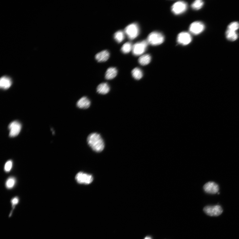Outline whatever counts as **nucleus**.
<instances>
[{"instance_id":"f257e3e1","label":"nucleus","mask_w":239,"mask_h":239,"mask_svg":"<svg viewBox=\"0 0 239 239\" xmlns=\"http://www.w3.org/2000/svg\"><path fill=\"white\" fill-rule=\"evenodd\" d=\"M87 141L89 146L94 151L99 152L103 151L105 147L104 143L99 134L95 133L90 134L88 136Z\"/></svg>"},{"instance_id":"f03ea898","label":"nucleus","mask_w":239,"mask_h":239,"mask_svg":"<svg viewBox=\"0 0 239 239\" xmlns=\"http://www.w3.org/2000/svg\"><path fill=\"white\" fill-rule=\"evenodd\" d=\"M164 40V37L161 33L153 32L148 35L147 41L148 44L153 46H157L163 43Z\"/></svg>"},{"instance_id":"7ed1b4c3","label":"nucleus","mask_w":239,"mask_h":239,"mask_svg":"<svg viewBox=\"0 0 239 239\" xmlns=\"http://www.w3.org/2000/svg\"><path fill=\"white\" fill-rule=\"evenodd\" d=\"M139 31L138 25L135 23L128 25L125 30L126 34L130 40H133L137 37L139 34Z\"/></svg>"},{"instance_id":"20e7f679","label":"nucleus","mask_w":239,"mask_h":239,"mask_svg":"<svg viewBox=\"0 0 239 239\" xmlns=\"http://www.w3.org/2000/svg\"><path fill=\"white\" fill-rule=\"evenodd\" d=\"M148 44L146 41H143L134 44L132 48L133 54L136 56L142 55L146 51Z\"/></svg>"},{"instance_id":"39448f33","label":"nucleus","mask_w":239,"mask_h":239,"mask_svg":"<svg viewBox=\"0 0 239 239\" xmlns=\"http://www.w3.org/2000/svg\"><path fill=\"white\" fill-rule=\"evenodd\" d=\"M75 179L79 184H88L93 181V177L91 174L79 172L76 174Z\"/></svg>"},{"instance_id":"423d86ee","label":"nucleus","mask_w":239,"mask_h":239,"mask_svg":"<svg viewBox=\"0 0 239 239\" xmlns=\"http://www.w3.org/2000/svg\"><path fill=\"white\" fill-rule=\"evenodd\" d=\"M204 211L208 216L211 217L218 216L223 212V209L219 205L208 206L205 207Z\"/></svg>"},{"instance_id":"0eeeda50","label":"nucleus","mask_w":239,"mask_h":239,"mask_svg":"<svg viewBox=\"0 0 239 239\" xmlns=\"http://www.w3.org/2000/svg\"><path fill=\"white\" fill-rule=\"evenodd\" d=\"M187 6V4L186 2L178 1L173 4L172 7V10L175 14H180L186 10Z\"/></svg>"},{"instance_id":"6e6552de","label":"nucleus","mask_w":239,"mask_h":239,"mask_svg":"<svg viewBox=\"0 0 239 239\" xmlns=\"http://www.w3.org/2000/svg\"><path fill=\"white\" fill-rule=\"evenodd\" d=\"M205 29V26L202 22L196 21L190 25L189 31L193 34L197 35L202 33Z\"/></svg>"},{"instance_id":"1a4fd4ad","label":"nucleus","mask_w":239,"mask_h":239,"mask_svg":"<svg viewBox=\"0 0 239 239\" xmlns=\"http://www.w3.org/2000/svg\"><path fill=\"white\" fill-rule=\"evenodd\" d=\"M8 128L10 130L9 136L11 137H14L19 134L21 129V125L19 122L14 121L10 124Z\"/></svg>"},{"instance_id":"9d476101","label":"nucleus","mask_w":239,"mask_h":239,"mask_svg":"<svg viewBox=\"0 0 239 239\" xmlns=\"http://www.w3.org/2000/svg\"><path fill=\"white\" fill-rule=\"evenodd\" d=\"M192 38L190 34L187 32L179 34L177 38L178 43L183 45H187L190 43Z\"/></svg>"},{"instance_id":"9b49d317","label":"nucleus","mask_w":239,"mask_h":239,"mask_svg":"<svg viewBox=\"0 0 239 239\" xmlns=\"http://www.w3.org/2000/svg\"><path fill=\"white\" fill-rule=\"evenodd\" d=\"M204 189L207 193L215 194L218 192L219 187L218 185L215 183L209 182L204 185Z\"/></svg>"},{"instance_id":"f8f14e48","label":"nucleus","mask_w":239,"mask_h":239,"mask_svg":"<svg viewBox=\"0 0 239 239\" xmlns=\"http://www.w3.org/2000/svg\"><path fill=\"white\" fill-rule=\"evenodd\" d=\"M90 101L86 97H83L78 101L77 106L80 109H86L91 105Z\"/></svg>"},{"instance_id":"ddd939ff","label":"nucleus","mask_w":239,"mask_h":239,"mask_svg":"<svg viewBox=\"0 0 239 239\" xmlns=\"http://www.w3.org/2000/svg\"><path fill=\"white\" fill-rule=\"evenodd\" d=\"M110 54L107 50H104L98 53L95 55V59L99 62L106 61L109 58Z\"/></svg>"},{"instance_id":"4468645a","label":"nucleus","mask_w":239,"mask_h":239,"mask_svg":"<svg viewBox=\"0 0 239 239\" xmlns=\"http://www.w3.org/2000/svg\"><path fill=\"white\" fill-rule=\"evenodd\" d=\"M11 79L6 76L2 77L0 80V87L3 89H7L11 87L12 84Z\"/></svg>"},{"instance_id":"2eb2a0df","label":"nucleus","mask_w":239,"mask_h":239,"mask_svg":"<svg viewBox=\"0 0 239 239\" xmlns=\"http://www.w3.org/2000/svg\"><path fill=\"white\" fill-rule=\"evenodd\" d=\"M110 90V87L107 83H102L98 85L97 91L100 94L106 95L109 92Z\"/></svg>"},{"instance_id":"dca6fc26","label":"nucleus","mask_w":239,"mask_h":239,"mask_svg":"<svg viewBox=\"0 0 239 239\" xmlns=\"http://www.w3.org/2000/svg\"><path fill=\"white\" fill-rule=\"evenodd\" d=\"M117 70L116 68L111 67L107 70L105 75L106 79L111 80L114 79L117 74Z\"/></svg>"},{"instance_id":"f3484780","label":"nucleus","mask_w":239,"mask_h":239,"mask_svg":"<svg viewBox=\"0 0 239 239\" xmlns=\"http://www.w3.org/2000/svg\"><path fill=\"white\" fill-rule=\"evenodd\" d=\"M151 60V55L148 54H146L141 56L139 58L138 61L140 65L146 66L150 63Z\"/></svg>"},{"instance_id":"a211bd4d","label":"nucleus","mask_w":239,"mask_h":239,"mask_svg":"<svg viewBox=\"0 0 239 239\" xmlns=\"http://www.w3.org/2000/svg\"><path fill=\"white\" fill-rule=\"evenodd\" d=\"M225 35L227 39L231 41L237 40L238 38V35L236 32L229 30H227L226 31Z\"/></svg>"},{"instance_id":"6ab92c4d","label":"nucleus","mask_w":239,"mask_h":239,"mask_svg":"<svg viewBox=\"0 0 239 239\" xmlns=\"http://www.w3.org/2000/svg\"><path fill=\"white\" fill-rule=\"evenodd\" d=\"M132 74L133 77L135 79L137 80L141 79L143 76L142 71L138 67L135 68L132 71Z\"/></svg>"},{"instance_id":"aec40b11","label":"nucleus","mask_w":239,"mask_h":239,"mask_svg":"<svg viewBox=\"0 0 239 239\" xmlns=\"http://www.w3.org/2000/svg\"><path fill=\"white\" fill-rule=\"evenodd\" d=\"M114 38L115 40L118 43H120L124 39V33L122 31H119L115 33Z\"/></svg>"},{"instance_id":"412c9836","label":"nucleus","mask_w":239,"mask_h":239,"mask_svg":"<svg viewBox=\"0 0 239 239\" xmlns=\"http://www.w3.org/2000/svg\"><path fill=\"white\" fill-rule=\"evenodd\" d=\"M132 48H133V46H132L131 43L126 42L122 47L121 50L123 53L127 54L130 52L132 50Z\"/></svg>"},{"instance_id":"4be33fe9","label":"nucleus","mask_w":239,"mask_h":239,"mask_svg":"<svg viewBox=\"0 0 239 239\" xmlns=\"http://www.w3.org/2000/svg\"><path fill=\"white\" fill-rule=\"evenodd\" d=\"M19 202V199L18 197H15L11 200L12 209L9 215V217H11L16 206L18 204Z\"/></svg>"},{"instance_id":"5701e85b","label":"nucleus","mask_w":239,"mask_h":239,"mask_svg":"<svg viewBox=\"0 0 239 239\" xmlns=\"http://www.w3.org/2000/svg\"><path fill=\"white\" fill-rule=\"evenodd\" d=\"M204 4V2L201 0H197L192 4L191 6L193 9L196 10H198L202 8Z\"/></svg>"},{"instance_id":"b1692460","label":"nucleus","mask_w":239,"mask_h":239,"mask_svg":"<svg viewBox=\"0 0 239 239\" xmlns=\"http://www.w3.org/2000/svg\"><path fill=\"white\" fill-rule=\"evenodd\" d=\"M15 182V179L14 177H10L8 179L6 184L7 188L9 189L12 188L14 186Z\"/></svg>"},{"instance_id":"393cba45","label":"nucleus","mask_w":239,"mask_h":239,"mask_svg":"<svg viewBox=\"0 0 239 239\" xmlns=\"http://www.w3.org/2000/svg\"><path fill=\"white\" fill-rule=\"evenodd\" d=\"M239 29V23L237 22H233L230 23L228 27V30L236 32Z\"/></svg>"},{"instance_id":"a878e982","label":"nucleus","mask_w":239,"mask_h":239,"mask_svg":"<svg viewBox=\"0 0 239 239\" xmlns=\"http://www.w3.org/2000/svg\"><path fill=\"white\" fill-rule=\"evenodd\" d=\"M12 166V162L11 160L8 161L6 163L4 169L6 172H9L11 170Z\"/></svg>"},{"instance_id":"bb28decb","label":"nucleus","mask_w":239,"mask_h":239,"mask_svg":"<svg viewBox=\"0 0 239 239\" xmlns=\"http://www.w3.org/2000/svg\"><path fill=\"white\" fill-rule=\"evenodd\" d=\"M144 239H152V238L149 237H145Z\"/></svg>"}]
</instances>
